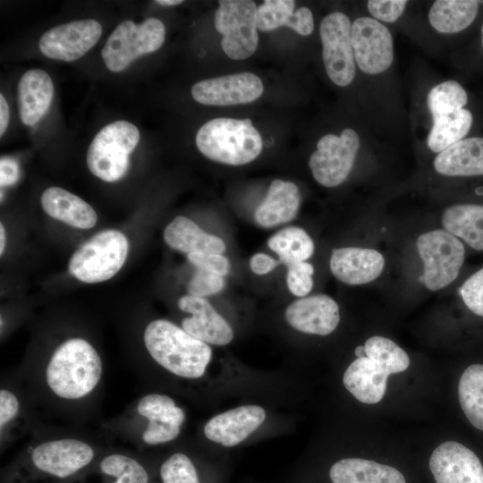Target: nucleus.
<instances>
[{
  "label": "nucleus",
  "mask_w": 483,
  "mask_h": 483,
  "mask_svg": "<svg viewBox=\"0 0 483 483\" xmlns=\"http://www.w3.org/2000/svg\"><path fill=\"white\" fill-rule=\"evenodd\" d=\"M359 148V135L350 128L340 136L329 133L321 137L309 161L314 179L328 188L343 183L353 167Z\"/></svg>",
  "instance_id": "9b49d317"
},
{
  "label": "nucleus",
  "mask_w": 483,
  "mask_h": 483,
  "mask_svg": "<svg viewBox=\"0 0 483 483\" xmlns=\"http://www.w3.org/2000/svg\"><path fill=\"white\" fill-rule=\"evenodd\" d=\"M100 469L105 474L116 478L114 483H147L146 470L137 461L123 454H112L104 458Z\"/></svg>",
  "instance_id": "473e14b6"
},
{
  "label": "nucleus",
  "mask_w": 483,
  "mask_h": 483,
  "mask_svg": "<svg viewBox=\"0 0 483 483\" xmlns=\"http://www.w3.org/2000/svg\"><path fill=\"white\" fill-rule=\"evenodd\" d=\"M164 240L172 249L186 253H216L225 250L224 241L203 231L191 219L176 216L164 230Z\"/></svg>",
  "instance_id": "a878e982"
},
{
  "label": "nucleus",
  "mask_w": 483,
  "mask_h": 483,
  "mask_svg": "<svg viewBox=\"0 0 483 483\" xmlns=\"http://www.w3.org/2000/svg\"><path fill=\"white\" fill-rule=\"evenodd\" d=\"M417 249L423 262L422 282L437 291L453 282L464 262L462 242L445 229H436L419 236Z\"/></svg>",
  "instance_id": "1a4fd4ad"
},
{
  "label": "nucleus",
  "mask_w": 483,
  "mask_h": 483,
  "mask_svg": "<svg viewBox=\"0 0 483 483\" xmlns=\"http://www.w3.org/2000/svg\"><path fill=\"white\" fill-rule=\"evenodd\" d=\"M295 7L292 0H266L257 10V27L261 31H271L289 25Z\"/></svg>",
  "instance_id": "72a5a7b5"
},
{
  "label": "nucleus",
  "mask_w": 483,
  "mask_h": 483,
  "mask_svg": "<svg viewBox=\"0 0 483 483\" xmlns=\"http://www.w3.org/2000/svg\"><path fill=\"white\" fill-rule=\"evenodd\" d=\"M277 261L265 253H256L250 259V267L253 273L263 275L271 272Z\"/></svg>",
  "instance_id": "c03bdc74"
},
{
  "label": "nucleus",
  "mask_w": 483,
  "mask_h": 483,
  "mask_svg": "<svg viewBox=\"0 0 483 483\" xmlns=\"http://www.w3.org/2000/svg\"><path fill=\"white\" fill-rule=\"evenodd\" d=\"M288 27L301 36L311 34L314 30V19L310 9L305 6L300 7L294 12Z\"/></svg>",
  "instance_id": "a19ab883"
},
{
  "label": "nucleus",
  "mask_w": 483,
  "mask_h": 483,
  "mask_svg": "<svg viewBox=\"0 0 483 483\" xmlns=\"http://www.w3.org/2000/svg\"><path fill=\"white\" fill-rule=\"evenodd\" d=\"M102 374L101 359L86 340L72 338L53 353L46 371L51 390L64 399H78L89 394Z\"/></svg>",
  "instance_id": "7ed1b4c3"
},
{
  "label": "nucleus",
  "mask_w": 483,
  "mask_h": 483,
  "mask_svg": "<svg viewBox=\"0 0 483 483\" xmlns=\"http://www.w3.org/2000/svg\"><path fill=\"white\" fill-rule=\"evenodd\" d=\"M178 306L191 315L182 321V328L191 336L214 345H226L233 340L232 327L206 299L184 295Z\"/></svg>",
  "instance_id": "6ab92c4d"
},
{
  "label": "nucleus",
  "mask_w": 483,
  "mask_h": 483,
  "mask_svg": "<svg viewBox=\"0 0 483 483\" xmlns=\"http://www.w3.org/2000/svg\"><path fill=\"white\" fill-rule=\"evenodd\" d=\"M355 355L359 358L365 355V349L364 346H358L355 349Z\"/></svg>",
  "instance_id": "09e8293b"
},
{
  "label": "nucleus",
  "mask_w": 483,
  "mask_h": 483,
  "mask_svg": "<svg viewBox=\"0 0 483 483\" xmlns=\"http://www.w3.org/2000/svg\"><path fill=\"white\" fill-rule=\"evenodd\" d=\"M434 166L438 174L447 176L482 175L483 138L456 141L437 154Z\"/></svg>",
  "instance_id": "393cba45"
},
{
  "label": "nucleus",
  "mask_w": 483,
  "mask_h": 483,
  "mask_svg": "<svg viewBox=\"0 0 483 483\" xmlns=\"http://www.w3.org/2000/svg\"><path fill=\"white\" fill-rule=\"evenodd\" d=\"M5 247V230L3 224L0 225V254L2 255Z\"/></svg>",
  "instance_id": "49530a36"
},
{
  "label": "nucleus",
  "mask_w": 483,
  "mask_h": 483,
  "mask_svg": "<svg viewBox=\"0 0 483 483\" xmlns=\"http://www.w3.org/2000/svg\"><path fill=\"white\" fill-rule=\"evenodd\" d=\"M428 465L436 483H483V466L479 457L458 442L439 445Z\"/></svg>",
  "instance_id": "dca6fc26"
},
{
  "label": "nucleus",
  "mask_w": 483,
  "mask_h": 483,
  "mask_svg": "<svg viewBox=\"0 0 483 483\" xmlns=\"http://www.w3.org/2000/svg\"><path fill=\"white\" fill-rule=\"evenodd\" d=\"M444 229L462 239L470 248L483 250V206L453 205L442 215Z\"/></svg>",
  "instance_id": "cd10ccee"
},
{
  "label": "nucleus",
  "mask_w": 483,
  "mask_h": 483,
  "mask_svg": "<svg viewBox=\"0 0 483 483\" xmlns=\"http://www.w3.org/2000/svg\"><path fill=\"white\" fill-rule=\"evenodd\" d=\"M301 196L297 185L289 181L274 180L263 201L256 208L257 224L271 228L292 221L298 214Z\"/></svg>",
  "instance_id": "5701e85b"
},
{
  "label": "nucleus",
  "mask_w": 483,
  "mask_h": 483,
  "mask_svg": "<svg viewBox=\"0 0 483 483\" xmlns=\"http://www.w3.org/2000/svg\"><path fill=\"white\" fill-rule=\"evenodd\" d=\"M266 411L258 405H243L220 413L208 421L204 433L209 440L234 446L254 432L265 420Z\"/></svg>",
  "instance_id": "aec40b11"
},
{
  "label": "nucleus",
  "mask_w": 483,
  "mask_h": 483,
  "mask_svg": "<svg viewBox=\"0 0 483 483\" xmlns=\"http://www.w3.org/2000/svg\"><path fill=\"white\" fill-rule=\"evenodd\" d=\"M163 483H200L191 461L183 453L170 456L160 468Z\"/></svg>",
  "instance_id": "f704fd0d"
},
{
  "label": "nucleus",
  "mask_w": 483,
  "mask_h": 483,
  "mask_svg": "<svg viewBox=\"0 0 483 483\" xmlns=\"http://www.w3.org/2000/svg\"><path fill=\"white\" fill-rule=\"evenodd\" d=\"M19 411V402L16 396L7 391H0V425L3 428Z\"/></svg>",
  "instance_id": "79ce46f5"
},
{
  "label": "nucleus",
  "mask_w": 483,
  "mask_h": 483,
  "mask_svg": "<svg viewBox=\"0 0 483 483\" xmlns=\"http://www.w3.org/2000/svg\"><path fill=\"white\" fill-rule=\"evenodd\" d=\"M405 0H369L367 6L373 17L385 22H394L402 14Z\"/></svg>",
  "instance_id": "58836bf2"
},
{
  "label": "nucleus",
  "mask_w": 483,
  "mask_h": 483,
  "mask_svg": "<svg viewBox=\"0 0 483 483\" xmlns=\"http://www.w3.org/2000/svg\"><path fill=\"white\" fill-rule=\"evenodd\" d=\"M284 318L294 329L310 335H327L340 321L339 306L326 294L303 297L292 302Z\"/></svg>",
  "instance_id": "f3484780"
},
{
  "label": "nucleus",
  "mask_w": 483,
  "mask_h": 483,
  "mask_svg": "<svg viewBox=\"0 0 483 483\" xmlns=\"http://www.w3.org/2000/svg\"><path fill=\"white\" fill-rule=\"evenodd\" d=\"M333 483H406L401 471L389 465L360 458H345L329 470Z\"/></svg>",
  "instance_id": "bb28decb"
},
{
  "label": "nucleus",
  "mask_w": 483,
  "mask_h": 483,
  "mask_svg": "<svg viewBox=\"0 0 483 483\" xmlns=\"http://www.w3.org/2000/svg\"><path fill=\"white\" fill-rule=\"evenodd\" d=\"M94 457L92 448L76 439L45 442L32 452L34 465L58 478H66L88 465Z\"/></svg>",
  "instance_id": "a211bd4d"
},
{
  "label": "nucleus",
  "mask_w": 483,
  "mask_h": 483,
  "mask_svg": "<svg viewBox=\"0 0 483 483\" xmlns=\"http://www.w3.org/2000/svg\"><path fill=\"white\" fill-rule=\"evenodd\" d=\"M460 292L465 305L473 313L483 317V268L463 283Z\"/></svg>",
  "instance_id": "4c0bfd02"
},
{
  "label": "nucleus",
  "mask_w": 483,
  "mask_h": 483,
  "mask_svg": "<svg viewBox=\"0 0 483 483\" xmlns=\"http://www.w3.org/2000/svg\"><path fill=\"white\" fill-rule=\"evenodd\" d=\"M352 45L357 65L367 74L381 73L393 63V37L376 19L360 17L352 23Z\"/></svg>",
  "instance_id": "ddd939ff"
},
{
  "label": "nucleus",
  "mask_w": 483,
  "mask_h": 483,
  "mask_svg": "<svg viewBox=\"0 0 483 483\" xmlns=\"http://www.w3.org/2000/svg\"><path fill=\"white\" fill-rule=\"evenodd\" d=\"M257 4L251 0H221L215 14V27L223 35L221 46L233 60L252 55L258 47Z\"/></svg>",
  "instance_id": "9d476101"
},
{
  "label": "nucleus",
  "mask_w": 483,
  "mask_h": 483,
  "mask_svg": "<svg viewBox=\"0 0 483 483\" xmlns=\"http://www.w3.org/2000/svg\"><path fill=\"white\" fill-rule=\"evenodd\" d=\"M267 245L286 266L306 261L314 253L312 239L307 232L297 226L281 229L268 239Z\"/></svg>",
  "instance_id": "7c9ffc66"
},
{
  "label": "nucleus",
  "mask_w": 483,
  "mask_h": 483,
  "mask_svg": "<svg viewBox=\"0 0 483 483\" xmlns=\"http://www.w3.org/2000/svg\"><path fill=\"white\" fill-rule=\"evenodd\" d=\"M10 120V111L6 99L0 94V136L5 132Z\"/></svg>",
  "instance_id": "a18cd8bd"
},
{
  "label": "nucleus",
  "mask_w": 483,
  "mask_h": 483,
  "mask_svg": "<svg viewBox=\"0 0 483 483\" xmlns=\"http://www.w3.org/2000/svg\"><path fill=\"white\" fill-rule=\"evenodd\" d=\"M482 45H483V27H482Z\"/></svg>",
  "instance_id": "8fccbe9b"
},
{
  "label": "nucleus",
  "mask_w": 483,
  "mask_h": 483,
  "mask_svg": "<svg viewBox=\"0 0 483 483\" xmlns=\"http://www.w3.org/2000/svg\"><path fill=\"white\" fill-rule=\"evenodd\" d=\"M128 250L129 242L122 232L111 229L99 232L72 254L69 272L84 283L106 281L122 268Z\"/></svg>",
  "instance_id": "0eeeda50"
},
{
  "label": "nucleus",
  "mask_w": 483,
  "mask_h": 483,
  "mask_svg": "<svg viewBox=\"0 0 483 483\" xmlns=\"http://www.w3.org/2000/svg\"><path fill=\"white\" fill-rule=\"evenodd\" d=\"M144 343L159 365L182 377H200L211 360L208 343L165 319L153 320L146 326Z\"/></svg>",
  "instance_id": "f03ea898"
},
{
  "label": "nucleus",
  "mask_w": 483,
  "mask_h": 483,
  "mask_svg": "<svg viewBox=\"0 0 483 483\" xmlns=\"http://www.w3.org/2000/svg\"><path fill=\"white\" fill-rule=\"evenodd\" d=\"M319 35L326 74L335 85L348 86L355 76L350 19L341 12L329 13L320 23Z\"/></svg>",
  "instance_id": "f8f14e48"
},
{
  "label": "nucleus",
  "mask_w": 483,
  "mask_h": 483,
  "mask_svg": "<svg viewBox=\"0 0 483 483\" xmlns=\"http://www.w3.org/2000/svg\"><path fill=\"white\" fill-rule=\"evenodd\" d=\"M54 84L50 76L41 69L23 73L17 87V103L21 122L28 126L36 124L47 112L54 97Z\"/></svg>",
  "instance_id": "4be33fe9"
},
{
  "label": "nucleus",
  "mask_w": 483,
  "mask_h": 483,
  "mask_svg": "<svg viewBox=\"0 0 483 483\" xmlns=\"http://www.w3.org/2000/svg\"><path fill=\"white\" fill-rule=\"evenodd\" d=\"M286 284L289 291L295 296L305 297L313 287L311 264L300 261L287 265Z\"/></svg>",
  "instance_id": "c9c22d12"
},
{
  "label": "nucleus",
  "mask_w": 483,
  "mask_h": 483,
  "mask_svg": "<svg viewBox=\"0 0 483 483\" xmlns=\"http://www.w3.org/2000/svg\"><path fill=\"white\" fill-rule=\"evenodd\" d=\"M427 101L433 121L427 145L431 151L440 153L470 130L472 114L464 108L468 96L459 82L446 80L430 89Z\"/></svg>",
  "instance_id": "39448f33"
},
{
  "label": "nucleus",
  "mask_w": 483,
  "mask_h": 483,
  "mask_svg": "<svg viewBox=\"0 0 483 483\" xmlns=\"http://www.w3.org/2000/svg\"><path fill=\"white\" fill-rule=\"evenodd\" d=\"M365 355L357 358L346 369L343 383L360 402L374 404L382 400L391 374L408 369V354L392 340L375 335L365 344Z\"/></svg>",
  "instance_id": "f257e3e1"
},
{
  "label": "nucleus",
  "mask_w": 483,
  "mask_h": 483,
  "mask_svg": "<svg viewBox=\"0 0 483 483\" xmlns=\"http://www.w3.org/2000/svg\"><path fill=\"white\" fill-rule=\"evenodd\" d=\"M459 402L470 424L483 430V364H472L462 373L458 386Z\"/></svg>",
  "instance_id": "c756f323"
},
{
  "label": "nucleus",
  "mask_w": 483,
  "mask_h": 483,
  "mask_svg": "<svg viewBox=\"0 0 483 483\" xmlns=\"http://www.w3.org/2000/svg\"><path fill=\"white\" fill-rule=\"evenodd\" d=\"M196 145L202 155L215 162L242 165L258 157L263 141L250 119L221 117L199 129Z\"/></svg>",
  "instance_id": "20e7f679"
},
{
  "label": "nucleus",
  "mask_w": 483,
  "mask_h": 483,
  "mask_svg": "<svg viewBox=\"0 0 483 483\" xmlns=\"http://www.w3.org/2000/svg\"><path fill=\"white\" fill-rule=\"evenodd\" d=\"M40 203L48 216L72 227L89 229L97 220L96 211L89 203L60 187L46 189L40 196Z\"/></svg>",
  "instance_id": "b1692460"
},
{
  "label": "nucleus",
  "mask_w": 483,
  "mask_h": 483,
  "mask_svg": "<svg viewBox=\"0 0 483 483\" xmlns=\"http://www.w3.org/2000/svg\"><path fill=\"white\" fill-rule=\"evenodd\" d=\"M165 38V27L157 18L140 23L126 20L111 32L101 50L106 68L113 72L125 70L135 59L159 49Z\"/></svg>",
  "instance_id": "6e6552de"
},
{
  "label": "nucleus",
  "mask_w": 483,
  "mask_h": 483,
  "mask_svg": "<svg viewBox=\"0 0 483 483\" xmlns=\"http://www.w3.org/2000/svg\"><path fill=\"white\" fill-rule=\"evenodd\" d=\"M20 175L18 163L12 157H2L0 160V184L10 186L14 184Z\"/></svg>",
  "instance_id": "37998d69"
},
{
  "label": "nucleus",
  "mask_w": 483,
  "mask_h": 483,
  "mask_svg": "<svg viewBox=\"0 0 483 483\" xmlns=\"http://www.w3.org/2000/svg\"><path fill=\"white\" fill-rule=\"evenodd\" d=\"M385 258L376 250L346 247L333 250L330 269L339 281L349 285L372 282L383 271Z\"/></svg>",
  "instance_id": "412c9836"
},
{
  "label": "nucleus",
  "mask_w": 483,
  "mask_h": 483,
  "mask_svg": "<svg viewBox=\"0 0 483 483\" xmlns=\"http://www.w3.org/2000/svg\"><path fill=\"white\" fill-rule=\"evenodd\" d=\"M182 0H157L155 3L163 6H173L182 4Z\"/></svg>",
  "instance_id": "de8ad7c7"
},
{
  "label": "nucleus",
  "mask_w": 483,
  "mask_h": 483,
  "mask_svg": "<svg viewBox=\"0 0 483 483\" xmlns=\"http://www.w3.org/2000/svg\"><path fill=\"white\" fill-rule=\"evenodd\" d=\"M102 34L94 19L72 21L47 30L39 38L41 53L51 59L72 62L89 52Z\"/></svg>",
  "instance_id": "4468645a"
},
{
  "label": "nucleus",
  "mask_w": 483,
  "mask_h": 483,
  "mask_svg": "<svg viewBox=\"0 0 483 483\" xmlns=\"http://www.w3.org/2000/svg\"><path fill=\"white\" fill-rule=\"evenodd\" d=\"M140 135L131 123L120 120L103 127L94 137L87 152L89 170L99 179L113 182L126 174L130 154Z\"/></svg>",
  "instance_id": "423d86ee"
},
{
  "label": "nucleus",
  "mask_w": 483,
  "mask_h": 483,
  "mask_svg": "<svg viewBox=\"0 0 483 483\" xmlns=\"http://www.w3.org/2000/svg\"><path fill=\"white\" fill-rule=\"evenodd\" d=\"M140 415L147 418L148 423L174 425L181 427L184 421L183 411L174 401L164 394H150L142 397L137 407Z\"/></svg>",
  "instance_id": "2f4dec72"
},
{
  "label": "nucleus",
  "mask_w": 483,
  "mask_h": 483,
  "mask_svg": "<svg viewBox=\"0 0 483 483\" xmlns=\"http://www.w3.org/2000/svg\"><path fill=\"white\" fill-rule=\"evenodd\" d=\"M264 86L258 76L240 72L196 82L191 89L195 101L207 106L248 104L258 99Z\"/></svg>",
  "instance_id": "2eb2a0df"
},
{
  "label": "nucleus",
  "mask_w": 483,
  "mask_h": 483,
  "mask_svg": "<svg viewBox=\"0 0 483 483\" xmlns=\"http://www.w3.org/2000/svg\"><path fill=\"white\" fill-rule=\"evenodd\" d=\"M479 4L475 0H437L428 12L429 23L441 33L460 32L474 21Z\"/></svg>",
  "instance_id": "c85d7f7f"
},
{
  "label": "nucleus",
  "mask_w": 483,
  "mask_h": 483,
  "mask_svg": "<svg viewBox=\"0 0 483 483\" xmlns=\"http://www.w3.org/2000/svg\"><path fill=\"white\" fill-rule=\"evenodd\" d=\"M189 261L196 269L207 270L225 276L230 270L229 260L221 254L191 253L188 255Z\"/></svg>",
  "instance_id": "ea45409f"
},
{
  "label": "nucleus",
  "mask_w": 483,
  "mask_h": 483,
  "mask_svg": "<svg viewBox=\"0 0 483 483\" xmlns=\"http://www.w3.org/2000/svg\"><path fill=\"white\" fill-rule=\"evenodd\" d=\"M224 286V276L207 270L196 269L187 289L190 295L203 298L219 292Z\"/></svg>",
  "instance_id": "e433bc0d"
}]
</instances>
